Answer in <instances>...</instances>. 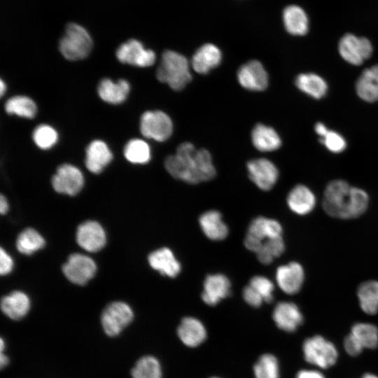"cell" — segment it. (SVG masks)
<instances>
[{
    "label": "cell",
    "instance_id": "obj_27",
    "mask_svg": "<svg viewBox=\"0 0 378 378\" xmlns=\"http://www.w3.org/2000/svg\"><path fill=\"white\" fill-rule=\"evenodd\" d=\"M357 94L368 102L378 100V64L365 69L356 84Z\"/></svg>",
    "mask_w": 378,
    "mask_h": 378
},
{
    "label": "cell",
    "instance_id": "obj_47",
    "mask_svg": "<svg viewBox=\"0 0 378 378\" xmlns=\"http://www.w3.org/2000/svg\"><path fill=\"white\" fill-rule=\"evenodd\" d=\"M8 209V204L6 197L4 195H1L0 199V212L1 214H5L7 213Z\"/></svg>",
    "mask_w": 378,
    "mask_h": 378
},
{
    "label": "cell",
    "instance_id": "obj_38",
    "mask_svg": "<svg viewBox=\"0 0 378 378\" xmlns=\"http://www.w3.org/2000/svg\"><path fill=\"white\" fill-rule=\"evenodd\" d=\"M285 251V243L282 237L270 239L262 244L255 253L258 260L265 265L270 264Z\"/></svg>",
    "mask_w": 378,
    "mask_h": 378
},
{
    "label": "cell",
    "instance_id": "obj_31",
    "mask_svg": "<svg viewBox=\"0 0 378 378\" xmlns=\"http://www.w3.org/2000/svg\"><path fill=\"white\" fill-rule=\"evenodd\" d=\"M295 85L302 92L315 99L322 98L328 90L326 80L313 73L299 74L296 77Z\"/></svg>",
    "mask_w": 378,
    "mask_h": 378
},
{
    "label": "cell",
    "instance_id": "obj_28",
    "mask_svg": "<svg viewBox=\"0 0 378 378\" xmlns=\"http://www.w3.org/2000/svg\"><path fill=\"white\" fill-rule=\"evenodd\" d=\"M30 308L29 297L22 291H14L1 299V309L8 317L19 320L28 313Z\"/></svg>",
    "mask_w": 378,
    "mask_h": 378
},
{
    "label": "cell",
    "instance_id": "obj_1",
    "mask_svg": "<svg viewBox=\"0 0 378 378\" xmlns=\"http://www.w3.org/2000/svg\"><path fill=\"white\" fill-rule=\"evenodd\" d=\"M164 166L174 178L190 184L209 181L216 174L210 153L196 149L190 142L180 144L176 153L166 158Z\"/></svg>",
    "mask_w": 378,
    "mask_h": 378
},
{
    "label": "cell",
    "instance_id": "obj_50",
    "mask_svg": "<svg viewBox=\"0 0 378 378\" xmlns=\"http://www.w3.org/2000/svg\"><path fill=\"white\" fill-rule=\"evenodd\" d=\"M360 378H378V376L371 372H367L365 373Z\"/></svg>",
    "mask_w": 378,
    "mask_h": 378
},
{
    "label": "cell",
    "instance_id": "obj_20",
    "mask_svg": "<svg viewBox=\"0 0 378 378\" xmlns=\"http://www.w3.org/2000/svg\"><path fill=\"white\" fill-rule=\"evenodd\" d=\"M148 261L150 266L162 275L175 278L181 272V265L172 251L163 247L151 252Z\"/></svg>",
    "mask_w": 378,
    "mask_h": 378
},
{
    "label": "cell",
    "instance_id": "obj_45",
    "mask_svg": "<svg viewBox=\"0 0 378 378\" xmlns=\"http://www.w3.org/2000/svg\"><path fill=\"white\" fill-rule=\"evenodd\" d=\"M295 378H326L318 369H303L297 372Z\"/></svg>",
    "mask_w": 378,
    "mask_h": 378
},
{
    "label": "cell",
    "instance_id": "obj_37",
    "mask_svg": "<svg viewBox=\"0 0 378 378\" xmlns=\"http://www.w3.org/2000/svg\"><path fill=\"white\" fill-rule=\"evenodd\" d=\"M255 378H279V363L275 356L270 354L262 355L253 366Z\"/></svg>",
    "mask_w": 378,
    "mask_h": 378
},
{
    "label": "cell",
    "instance_id": "obj_15",
    "mask_svg": "<svg viewBox=\"0 0 378 378\" xmlns=\"http://www.w3.org/2000/svg\"><path fill=\"white\" fill-rule=\"evenodd\" d=\"M276 326L287 332H295L303 323L304 316L299 307L292 302L277 303L272 312Z\"/></svg>",
    "mask_w": 378,
    "mask_h": 378
},
{
    "label": "cell",
    "instance_id": "obj_25",
    "mask_svg": "<svg viewBox=\"0 0 378 378\" xmlns=\"http://www.w3.org/2000/svg\"><path fill=\"white\" fill-rule=\"evenodd\" d=\"M130 90V83L126 80L120 79L114 83L106 78L100 80L97 92L103 101L111 104H119L127 99Z\"/></svg>",
    "mask_w": 378,
    "mask_h": 378
},
{
    "label": "cell",
    "instance_id": "obj_24",
    "mask_svg": "<svg viewBox=\"0 0 378 378\" xmlns=\"http://www.w3.org/2000/svg\"><path fill=\"white\" fill-rule=\"evenodd\" d=\"M199 223L204 234L211 240H223L228 234V227L223 220L221 214L216 210L203 213L200 216Z\"/></svg>",
    "mask_w": 378,
    "mask_h": 378
},
{
    "label": "cell",
    "instance_id": "obj_34",
    "mask_svg": "<svg viewBox=\"0 0 378 378\" xmlns=\"http://www.w3.org/2000/svg\"><path fill=\"white\" fill-rule=\"evenodd\" d=\"M352 334L364 349H374L378 346V328L370 323L358 322L351 329Z\"/></svg>",
    "mask_w": 378,
    "mask_h": 378
},
{
    "label": "cell",
    "instance_id": "obj_17",
    "mask_svg": "<svg viewBox=\"0 0 378 378\" xmlns=\"http://www.w3.org/2000/svg\"><path fill=\"white\" fill-rule=\"evenodd\" d=\"M76 241L85 251L97 252L105 246L106 237L104 230L99 223L88 220L78 226Z\"/></svg>",
    "mask_w": 378,
    "mask_h": 378
},
{
    "label": "cell",
    "instance_id": "obj_35",
    "mask_svg": "<svg viewBox=\"0 0 378 378\" xmlns=\"http://www.w3.org/2000/svg\"><path fill=\"white\" fill-rule=\"evenodd\" d=\"M43 237L34 229L27 228L18 237L16 246L19 252L31 255L45 246Z\"/></svg>",
    "mask_w": 378,
    "mask_h": 378
},
{
    "label": "cell",
    "instance_id": "obj_19",
    "mask_svg": "<svg viewBox=\"0 0 378 378\" xmlns=\"http://www.w3.org/2000/svg\"><path fill=\"white\" fill-rule=\"evenodd\" d=\"M286 203L289 209L294 214L306 216L315 209L316 197L308 186L298 184L288 192Z\"/></svg>",
    "mask_w": 378,
    "mask_h": 378
},
{
    "label": "cell",
    "instance_id": "obj_36",
    "mask_svg": "<svg viewBox=\"0 0 378 378\" xmlns=\"http://www.w3.org/2000/svg\"><path fill=\"white\" fill-rule=\"evenodd\" d=\"M124 155L134 164H146L151 158L148 144L140 139H133L127 143L124 148Z\"/></svg>",
    "mask_w": 378,
    "mask_h": 378
},
{
    "label": "cell",
    "instance_id": "obj_40",
    "mask_svg": "<svg viewBox=\"0 0 378 378\" xmlns=\"http://www.w3.org/2000/svg\"><path fill=\"white\" fill-rule=\"evenodd\" d=\"M249 285L262 297L264 302L267 303L272 302L274 286L268 278L260 275L253 276L249 281Z\"/></svg>",
    "mask_w": 378,
    "mask_h": 378
},
{
    "label": "cell",
    "instance_id": "obj_26",
    "mask_svg": "<svg viewBox=\"0 0 378 378\" xmlns=\"http://www.w3.org/2000/svg\"><path fill=\"white\" fill-rule=\"evenodd\" d=\"M283 22L286 31L295 36H304L309 31V18L302 8L297 5L286 6L283 11Z\"/></svg>",
    "mask_w": 378,
    "mask_h": 378
},
{
    "label": "cell",
    "instance_id": "obj_30",
    "mask_svg": "<svg viewBox=\"0 0 378 378\" xmlns=\"http://www.w3.org/2000/svg\"><path fill=\"white\" fill-rule=\"evenodd\" d=\"M357 297L361 310L368 315L378 312V281L368 280L357 289Z\"/></svg>",
    "mask_w": 378,
    "mask_h": 378
},
{
    "label": "cell",
    "instance_id": "obj_33",
    "mask_svg": "<svg viewBox=\"0 0 378 378\" xmlns=\"http://www.w3.org/2000/svg\"><path fill=\"white\" fill-rule=\"evenodd\" d=\"M5 111L10 115L25 118H33L37 111L35 102L28 97L18 95L8 99L5 104Z\"/></svg>",
    "mask_w": 378,
    "mask_h": 378
},
{
    "label": "cell",
    "instance_id": "obj_18",
    "mask_svg": "<svg viewBox=\"0 0 378 378\" xmlns=\"http://www.w3.org/2000/svg\"><path fill=\"white\" fill-rule=\"evenodd\" d=\"M230 294L231 283L225 275L214 274L206 276L201 295L202 299L205 304L209 306H215Z\"/></svg>",
    "mask_w": 378,
    "mask_h": 378
},
{
    "label": "cell",
    "instance_id": "obj_29",
    "mask_svg": "<svg viewBox=\"0 0 378 378\" xmlns=\"http://www.w3.org/2000/svg\"><path fill=\"white\" fill-rule=\"evenodd\" d=\"M251 140L255 148L262 152L273 151L281 144L276 132L271 127L258 123L253 129Z\"/></svg>",
    "mask_w": 378,
    "mask_h": 378
},
{
    "label": "cell",
    "instance_id": "obj_41",
    "mask_svg": "<svg viewBox=\"0 0 378 378\" xmlns=\"http://www.w3.org/2000/svg\"><path fill=\"white\" fill-rule=\"evenodd\" d=\"M320 141L332 153H341L346 147V142L344 137L338 132L329 130L325 136L320 139Z\"/></svg>",
    "mask_w": 378,
    "mask_h": 378
},
{
    "label": "cell",
    "instance_id": "obj_2",
    "mask_svg": "<svg viewBox=\"0 0 378 378\" xmlns=\"http://www.w3.org/2000/svg\"><path fill=\"white\" fill-rule=\"evenodd\" d=\"M370 197L363 189L351 186L342 179L330 181L325 188L322 207L330 216L338 219H353L368 209Z\"/></svg>",
    "mask_w": 378,
    "mask_h": 378
},
{
    "label": "cell",
    "instance_id": "obj_11",
    "mask_svg": "<svg viewBox=\"0 0 378 378\" xmlns=\"http://www.w3.org/2000/svg\"><path fill=\"white\" fill-rule=\"evenodd\" d=\"M115 54L121 63L139 67L150 66L155 62V52L145 49L141 42L136 39H130L122 43Z\"/></svg>",
    "mask_w": 378,
    "mask_h": 378
},
{
    "label": "cell",
    "instance_id": "obj_6",
    "mask_svg": "<svg viewBox=\"0 0 378 378\" xmlns=\"http://www.w3.org/2000/svg\"><path fill=\"white\" fill-rule=\"evenodd\" d=\"M282 233L283 228L278 220L258 216L248 225L244 244L248 250L256 253L263 242L270 239L282 237Z\"/></svg>",
    "mask_w": 378,
    "mask_h": 378
},
{
    "label": "cell",
    "instance_id": "obj_42",
    "mask_svg": "<svg viewBox=\"0 0 378 378\" xmlns=\"http://www.w3.org/2000/svg\"><path fill=\"white\" fill-rule=\"evenodd\" d=\"M242 295L244 301L253 307H259L264 302L262 297L249 284L244 288Z\"/></svg>",
    "mask_w": 378,
    "mask_h": 378
},
{
    "label": "cell",
    "instance_id": "obj_44",
    "mask_svg": "<svg viewBox=\"0 0 378 378\" xmlns=\"http://www.w3.org/2000/svg\"><path fill=\"white\" fill-rule=\"evenodd\" d=\"M13 267V261L12 258L3 248H1L0 252V273L1 275L9 274Z\"/></svg>",
    "mask_w": 378,
    "mask_h": 378
},
{
    "label": "cell",
    "instance_id": "obj_23",
    "mask_svg": "<svg viewBox=\"0 0 378 378\" xmlns=\"http://www.w3.org/2000/svg\"><path fill=\"white\" fill-rule=\"evenodd\" d=\"M222 59L220 49L212 43L199 48L192 56L191 66L195 71L206 74L219 65Z\"/></svg>",
    "mask_w": 378,
    "mask_h": 378
},
{
    "label": "cell",
    "instance_id": "obj_14",
    "mask_svg": "<svg viewBox=\"0 0 378 378\" xmlns=\"http://www.w3.org/2000/svg\"><path fill=\"white\" fill-rule=\"evenodd\" d=\"M250 179L262 190H269L276 184L279 170L276 165L266 158H258L247 163Z\"/></svg>",
    "mask_w": 378,
    "mask_h": 378
},
{
    "label": "cell",
    "instance_id": "obj_8",
    "mask_svg": "<svg viewBox=\"0 0 378 378\" xmlns=\"http://www.w3.org/2000/svg\"><path fill=\"white\" fill-rule=\"evenodd\" d=\"M140 130L146 138L164 141L172 135L173 124L169 116L163 111H148L141 117Z\"/></svg>",
    "mask_w": 378,
    "mask_h": 378
},
{
    "label": "cell",
    "instance_id": "obj_9",
    "mask_svg": "<svg viewBox=\"0 0 378 378\" xmlns=\"http://www.w3.org/2000/svg\"><path fill=\"white\" fill-rule=\"evenodd\" d=\"M372 45L367 38L349 33L344 34L338 44L340 56L353 65H360L372 55Z\"/></svg>",
    "mask_w": 378,
    "mask_h": 378
},
{
    "label": "cell",
    "instance_id": "obj_13",
    "mask_svg": "<svg viewBox=\"0 0 378 378\" xmlns=\"http://www.w3.org/2000/svg\"><path fill=\"white\" fill-rule=\"evenodd\" d=\"M276 281L286 294H297L302 288L305 273L303 266L296 261L280 265L276 271Z\"/></svg>",
    "mask_w": 378,
    "mask_h": 378
},
{
    "label": "cell",
    "instance_id": "obj_12",
    "mask_svg": "<svg viewBox=\"0 0 378 378\" xmlns=\"http://www.w3.org/2000/svg\"><path fill=\"white\" fill-rule=\"evenodd\" d=\"M62 271L66 279L78 285H85L95 274L97 266L90 257L80 254H71L64 264Z\"/></svg>",
    "mask_w": 378,
    "mask_h": 378
},
{
    "label": "cell",
    "instance_id": "obj_16",
    "mask_svg": "<svg viewBox=\"0 0 378 378\" xmlns=\"http://www.w3.org/2000/svg\"><path fill=\"white\" fill-rule=\"evenodd\" d=\"M239 84L252 91H262L268 85V75L262 64L251 60L243 64L237 72Z\"/></svg>",
    "mask_w": 378,
    "mask_h": 378
},
{
    "label": "cell",
    "instance_id": "obj_32",
    "mask_svg": "<svg viewBox=\"0 0 378 378\" xmlns=\"http://www.w3.org/2000/svg\"><path fill=\"white\" fill-rule=\"evenodd\" d=\"M132 378H162L160 361L153 356L140 358L131 370Z\"/></svg>",
    "mask_w": 378,
    "mask_h": 378
},
{
    "label": "cell",
    "instance_id": "obj_4",
    "mask_svg": "<svg viewBox=\"0 0 378 378\" xmlns=\"http://www.w3.org/2000/svg\"><path fill=\"white\" fill-rule=\"evenodd\" d=\"M92 48V40L88 31L81 25L69 23L59 43L61 54L68 60L85 58Z\"/></svg>",
    "mask_w": 378,
    "mask_h": 378
},
{
    "label": "cell",
    "instance_id": "obj_49",
    "mask_svg": "<svg viewBox=\"0 0 378 378\" xmlns=\"http://www.w3.org/2000/svg\"><path fill=\"white\" fill-rule=\"evenodd\" d=\"M6 86L3 80H0V94L1 96H3L4 92H6Z\"/></svg>",
    "mask_w": 378,
    "mask_h": 378
},
{
    "label": "cell",
    "instance_id": "obj_5",
    "mask_svg": "<svg viewBox=\"0 0 378 378\" xmlns=\"http://www.w3.org/2000/svg\"><path fill=\"white\" fill-rule=\"evenodd\" d=\"M302 353L307 363L321 370L333 366L339 355L335 345L318 335L308 337L304 341Z\"/></svg>",
    "mask_w": 378,
    "mask_h": 378
},
{
    "label": "cell",
    "instance_id": "obj_10",
    "mask_svg": "<svg viewBox=\"0 0 378 378\" xmlns=\"http://www.w3.org/2000/svg\"><path fill=\"white\" fill-rule=\"evenodd\" d=\"M84 178L82 172L76 167L63 164L57 169L52 178L54 190L61 194L74 196L83 188Z\"/></svg>",
    "mask_w": 378,
    "mask_h": 378
},
{
    "label": "cell",
    "instance_id": "obj_39",
    "mask_svg": "<svg viewBox=\"0 0 378 378\" xmlns=\"http://www.w3.org/2000/svg\"><path fill=\"white\" fill-rule=\"evenodd\" d=\"M33 140L35 144L41 149H48L57 141V131L50 125H40L33 132Z\"/></svg>",
    "mask_w": 378,
    "mask_h": 378
},
{
    "label": "cell",
    "instance_id": "obj_22",
    "mask_svg": "<svg viewBox=\"0 0 378 378\" xmlns=\"http://www.w3.org/2000/svg\"><path fill=\"white\" fill-rule=\"evenodd\" d=\"M113 154L108 146L101 140H94L87 147L85 166L94 173H101L111 162Z\"/></svg>",
    "mask_w": 378,
    "mask_h": 378
},
{
    "label": "cell",
    "instance_id": "obj_21",
    "mask_svg": "<svg viewBox=\"0 0 378 378\" xmlns=\"http://www.w3.org/2000/svg\"><path fill=\"white\" fill-rule=\"evenodd\" d=\"M177 335L183 344L188 347H196L204 342L207 332L200 320L188 316L181 320L177 328Z\"/></svg>",
    "mask_w": 378,
    "mask_h": 378
},
{
    "label": "cell",
    "instance_id": "obj_51",
    "mask_svg": "<svg viewBox=\"0 0 378 378\" xmlns=\"http://www.w3.org/2000/svg\"><path fill=\"white\" fill-rule=\"evenodd\" d=\"M211 378H219V377H211Z\"/></svg>",
    "mask_w": 378,
    "mask_h": 378
},
{
    "label": "cell",
    "instance_id": "obj_48",
    "mask_svg": "<svg viewBox=\"0 0 378 378\" xmlns=\"http://www.w3.org/2000/svg\"><path fill=\"white\" fill-rule=\"evenodd\" d=\"M8 358L6 356V355H4L2 352L1 353V356H0V365H1V368H4L5 366L7 365V364L8 363Z\"/></svg>",
    "mask_w": 378,
    "mask_h": 378
},
{
    "label": "cell",
    "instance_id": "obj_43",
    "mask_svg": "<svg viewBox=\"0 0 378 378\" xmlns=\"http://www.w3.org/2000/svg\"><path fill=\"white\" fill-rule=\"evenodd\" d=\"M344 348L345 351L351 356L360 355L364 349L358 340L350 332L344 338Z\"/></svg>",
    "mask_w": 378,
    "mask_h": 378
},
{
    "label": "cell",
    "instance_id": "obj_3",
    "mask_svg": "<svg viewBox=\"0 0 378 378\" xmlns=\"http://www.w3.org/2000/svg\"><path fill=\"white\" fill-rule=\"evenodd\" d=\"M156 76L174 90L183 89L192 79L187 58L173 50L163 52Z\"/></svg>",
    "mask_w": 378,
    "mask_h": 378
},
{
    "label": "cell",
    "instance_id": "obj_7",
    "mask_svg": "<svg viewBox=\"0 0 378 378\" xmlns=\"http://www.w3.org/2000/svg\"><path fill=\"white\" fill-rule=\"evenodd\" d=\"M134 313L131 307L123 302H113L104 309L101 323L106 335L115 337L132 322Z\"/></svg>",
    "mask_w": 378,
    "mask_h": 378
},
{
    "label": "cell",
    "instance_id": "obj_46",
    "mask_svg": "<svg viewBox=\"0 0 378 378\" xmlns=\"http://www.w3.org/2000/svg\"><path fill=\"white\" fill-rule=\"evenodd\" d=\"M315 131L320 138H323L326 135L329 130L325 125L321 122H318L315 125Z\"/></svg>",
    "mask_w": 378,
    "mask_h": 378
}]
</instances>
